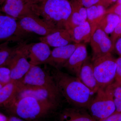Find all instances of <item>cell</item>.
Returning <instances> with one entry per match:
<instances>
[{
    "label": "cell",
    "instance_id": "14",
    "mask_svg": "<svg viewBox=\"0 0 121 121\" xmlns=\"http://www.w3.org/2000/svg\"><path fill=\"white\" fill-rule=\"evenodd\" d=\"M87 58L86 45L84 43L80 44L63 68L66 69L72 74L78 78L82 66Z\"/></svg>",
    "mask_w": 121,
    "mask_h": 121
},
{
    "label": "cell",
    "instance_id": "28",
    "mask_svg": "<svg viewBox=\"0 0 121 121\" xmlns=\"http://www.w3.org/2000/svg\"><path fill=\"white\" fill-rule=\"evenodd\" d=\"M116 64L114 83L117 87L121 86V56L117 59Z\"/></svg>",
    "mask_w": 121,
    "mask_h": 121
},
{
    "label": "cell",
    "instance_id": "30",
    "mask_svg": "<svg viewBox=\"0 0 121 121\" xmlns=\"http://www.w3.org/2000/svg\"><path fill=\"white\" fill-rule=\"evenodd\" d=\"M99 121H121V112H115L110 116Z\"/></svg>",
    "mask_w": 121,
    "mask_h": 121
},
{
    "label": "cell",
    "instance_id": "25",
    "mask_svg": "<svg viewBox=\"0 0 121 121\" xmlns=\"http://www.w3.org/2000/svg\"><path fill=\"white\" fill-rule=\"evenodd\" d=\"M11 70L9 67H0V82L3 86L11 81Z\"/></svg>",
    "mask_w": 121,
    "mask_h": 121
},
{
    "label": "cell",
    "instance_id": "33",
    "mask_svg": "<svg viewBox=\"0 0 121 121\" xmlns=\"http://www.w3.org/2000/svg\"><path fill=\"white\" fill-rule=\"evenodd\" d=\"M115 48L120 56H121V37L118 39L116 41Z\"/></svg>",
    "mask_w": 121,
    "mask_h": 121
},
{
    "label": "cell",
    "instance_id": "38",
    "mask_svg": "<svg viewBox=\"0 0 121 121\" xmlns=\"http://www.w3.org/2000/svg\"><path fill=\"white\" fill-rule=\"evenodd\" d=\"M7 0H0V5H2Z\"/></svg>",
    "mask_w": 121,
    "mask_h": 121
},
{
    "label": "cell",
    "instance_id": "2",
    "mask_svg": "<svg viewBox=\"0 0 121 121\" xmlns=\"http://www.w3.org/2000/svg\"><path fill=\"white\" fill-rule=\"evenodd\" d=\"M36 15L56 30L66 29L72 9L69 0H44L35 4Z\"/></svg>",
    "mask_w": 121,
    "mask_h": 121
},
{
    "label": "cell",
    "instance_id": "7",
    "mask_svg": "<svg viewBox=\"0 0 121 121\" xmlns=\"http://www.w3.org/2000/svg\"><path fill=\"white\" fill-rule=\"evenodd\" d=\"M30 96L58 109L62 97L58 87L50 88L30 86L25 85L16 99Z\"/></svg>",
    "mask_w": 121,
    "mask_h": 121
},
{
    "label": "cell",
    "instance_id": "17",
    "mask_svg": "<svg viewBox=\"0 0 121 121\" xmlns=\"http://www.w3.org/2000/svg\"><path fill=\"white\" fill-rule=\"evenodd\" d=\"M39 40L54 48L65 46L73 42L68 30L61 29L45 36H41Z\"/></svg>",
    "mask_w": 121,
    "mask_h": 121
},
{
    "label": "cell",
    "instance_id": "12",
    "mask_svg": "<svg viewBox=\"0 0 121 121\" xmlns=\"http://www.w3.org/2000/svg\"><path fill=\"white\" fill-rule=\"evenodd\" d=\"M90 43L93 52L92 61L111 53L114 49L110 38L99 27L92 35Z\"/></svg>",
    "mask_w": 121,
    "mask_h": 121
},
{
    "label": "cell",
    "instance_id": "4",
    "mask_svg": "<svg viewBox=\"0 0 121 121\" xmlns=\"http://www.w3.org/2000/svg\"><path fill=\"white\" fill-rule=\"evenodd\" d=\"M116 87L114 82L105 88H99L91 102L87 108L96 121L105 119L115 112L114 92Z\"/></svg>",
    "mask_w": 121,
    "mask_h": 121
},
{
    "label": "cell",
    "instance_id": "27",
    "mask_svg": "<svg viewBox=\"0 0 121 121\" xmlns=\"http://www.w3.org/2000/svg\"><path fill=\"white\" fill-rule=\"evenodd\" d=\"M119 16V21L113 32L111 33L110 38L114 49L116 41L118 39L121 37V16Z\"/></svg>",
    "mask_w": 121,
    "mask_h": 121
},
{
    "label": "cell",
    "instance_id": "34",
    "mask_svg": "<svg viewBox=\"0 0 121 121\" xmlns=\"http://www.w3.org/2000/svg\"><path fill=\"white\" fill-rule=\"evenodd\" d=\"M8 121H26L17 116H12L8 118Z\"/></svg>",
    "mask_w": 121,
    "mask_h": 121
},
{
    "label": "cell",
    "instance_id": "24",
    "mask_svg": "<svg viewBox=\"0 0 121 121\" xmlns=\"http://www.w3.org/2000/svg\"><path fill=\"white\" fill-rule=\"evenodd\" d=\"M9 43H0V67L8 66L17 48L18 44L11 47Z\"/></svg>",
    "mask_w": 121,
    "mask_h": 121
},
{
    "label": "cell",
    "instance_id": "9",
    "mask_svg": "<svg viewBox=\"0 0 121 121\" xmlns=\"http://www.w3.org/2000/svg\"><path fill=\"white\" fill-rule=\"evenodd\" d=\"M23 81L26 86L45 88L57 87L51 74L39 66H31Z\"/></svg>",
    "mask_w": 121,
    "mask_h": 121
},
{
    "label": "cell",
    "instance_id": "40",
    "mask_svg": "<svg viewBox=\"0 0 121 121\" xmlns=\"http://www.w3.org/2000/svg\"><path fill=\"white\" fill-rule=\"evenodd\" d=\"M0 11H1V9L0 8V13H0Z\"/></svg>",
    "mask_w": 121,
    "mask_h": 121
},
{
    "label": "cell",
    "instance_id": "32",
    "mask_svg": "<svg viewBox=\"0 0 121 121\" xmlns=\"http://www.w3.org/2000/svg\"><path fill=\"white\" fill-rule=\"evenodd\" d=\"M117 0H100L98 4L102 5L106 9L111 4L117 2Z\"/></svg>",
    "mask_w": 121,
    "mask_h": 121
},
{
    "label": "cell",
    "instance_id": "13",
    "mask_svg": "<svg viewBox=\"0 0 121 121\" xmlns=\"http://www.w3.org/2000/svg\"><path fill=\"white\" fill-rule=\"evenodd\" d=\"M81 43H71L65 46L54 48L45 64L55 69L63 67L76 48Z\"/></svg>",
    "mask_w": 121,
    "mask_h": 121
},
{
    "label": "cell",
    "instance_id": "41",
    "mask_svg": "<svg viewBox=\"0 0 121 121\" xmlns=\"http://www.w3.org/2000/svg\"></svg>",
    "mask_w": 121,
    "mask_h": 121
},
{
    "label": "cell",
    "instance_id": "16",
    "mask_svg": "<svg viewBox=\"0 0 121 121\" xmlns=\"http://www.w3.org/2000/svg\"><path fill=\"white\" fill-rule=\"evenodd\" d=\"M25 84L23 80H11L0 89V105H9L16 99Z\"/></svg>",
    "mask_w": 121,
    "mask_h": 121
},
{
    "label": "cell",
    "instance_id": "1",
    "mask_svg": "<svg viewBox=\"0 0 121 121\" xmlns=\"http://www.w3.org/2000/svg\"><path fill=\"white\" fill-rule=\"evenodd\" d=\"M51 75L60 94L68 103L75 107L88 108L94 94L79 78L54 68Z\"/></svg>",
    "mask_w": 121,
    "mask_h": 121
},
{
    "label": "cell",
    "instance_id": "26",
    "mask_svg": "<svg viewBox=\"0 0 121 121\" xmlns=\"http://www.w3.org/2000/svg\"><path fill=\"white\" fill-rule=\"evenodd\" d=\"M114 101L115 105V112H121V86L117 87L114 92Z\"/></svg>",
    "mask_w": 121,
    "mask_h": 121
},
{
    "label": "cell",
    "instance_id": "18",
    "mask_svg": "<svg viewBox=\"0 0 121 121\" xmlns=\"http://www.w3.org/2000/svg\"><path fill=\"white\" fill-rule=\"evenodd\" d=\"M78 78L94 94L97 93L99 86L94 73L93 63L88 58L83 64Z\"/></svg>",
    "mask_w": 121,
    "mask_h": 121
},
{
    "label": "cell",
    "instance_id": "10",
    "mask_svg": "<svg viewBox=\"0 0 121 121\" xmlns=\"http://www.w3.org/2000/svg\"><path fill=\"white\" fill-rule=\"evenodd\" d=\"M17 21L20 27L24 31L31 35L40 36L41 37L58 30L52 28L39 17L35 14L26 16Z\"/></svg>",
    "mask_w": 121,
    "mask_h": 121
},
{
    "label": "cell",
    "instance_id": "31",
    "mask_svg": "<svg viewBox=\"0 0 121 121\" xmlns=\"http://www.w3.org/2000/svg\"><path fill=\"white\" fill-rule=\"evenodd\" d=\"M108 13H114L119 16H121V4L114 8L111 7L110 8L106 9L105 14Z\"/></svg>",
    "mask_w": 121,
    "mask_h": 121
},
{
    "label": "cell",
    "instance_id": "6",
    "mask_svg": "<svg viewBox=\"0 0 121 121\" xmlns=\"http://www.w3.org/2000/svg\"><path fill=\"white\" fill-rule=\"evenodd\" d=\"M29 44L26 41L18 43L17 48L9 65L11 80L21 81L31 67L29 59Z\"/></svg>",
    "mask_w": 121,
    "mask_h": 121
},
{
    "label": "cell",
    "instance_id": "3",
    "mask_svg": "<svg viewBox=\"0 0 121 121\" xmlns=\"http://www.w3.org/2000/svg\"><path fill=\"white\" fill-rule=\"evenodd\" d=\"M9 105L15 116L25 121H39L48 117L57 110L30 96L16 99Z\"/></svg>",
    "mask_w": 121,
    "mask_h": 121
},
{
    "label": "cell",
    "instance_id": "35",
    "mask_svg": "<svg viewBox=\"0 0 121 121\" xmlns=\"http://www.w3.org/2000/svg\"><path fill=\"white\" fill-rule=\"evenodd\" d=\"M8 119L5 115L0 113V121H8Z\"/></svg>",
    "mask_w": 121,
    "mask_h": 121
},
{
    "label": "cell",
    "instance_id": "37",
    "mask_svg": "<svg viewBox=\"0 0 121 121\" xmlns=\"http://www.w3.org/2000/svg\"><path fill=\"white\" fill-rule=\"evenodd\" d=\"M120 4H121V0H117V2H115V4L114 5L111 7H112V8H114V7H117V6Z\"/></svg>",
    "mask_w": 121,
    "mask_h": 121
},
{
    "label": "cell",
    "instance_id": "19",
    "mask_svg": "<svg viewBox=\"0 0 121 121\" xmlns=\"http://www.w3.org/2000/svg\"><path fill=\"white\" fill-rule=\"evenodd\" d=\"M59 121H96L86 108L75 107L65 108L59 115Z\"/></svg>",
    "mask_w": 121,
    "mask_h": 121
},
{
    "label": "cell",
    "instance_id": "39",
    "mask_svg": "<svg viewBox=\"0 0 121 121\" xmlns=\"http://www.w3.org/2000/svg\"><path fill=\"white\" fill-rule=\"evenodd\" d=\"M3 86V85H2V84H1V83L0 82V89H1V87H2V86Z\"/></svg>",
    "mask_w": 121,
    "mask_h": 121
},
{
    "label": "cell",
    "instance_id": "29",
    "mask_svg": "<svg viewBox=\"0 0 121 121\" xmlns=\"http://www.w3.org/2000/svg\"><path fill=\"white\" fill-rule=\"evenodd\" d=\"M75 1L86 8L97 4L100 0H69Z\"/></svg>",
    "mask_w": 121,
    "mask_h": 121
},
{
    "label": "cell",
    "instance_id": "11",
    "mask_svg": "<svg viewBox=\"0 0 121 121\" xmlns=\"http://www.w3.org/2000/svg\"><path fill=\"white\" fill-rule=\"evenodd\" d=\"M35 5L29 0H7L2 4L1 11L18 20L26 16L36 15Z\"/></svg>",
    "mask_w": 121,
    "mask_h": 121
},
{
    "label": "cell",
    "instance_id": "5",
    "mask_svg": "<svg viewBox=\"0 0 121 121\" xmlns=\"http://www.w3.org/2000/svg\"><path fill=\"white\" fill-rule=\"evenodd\" d=\"M116 60L109 53L92 61L94 73L99 88H105L114 82Z\"/></svg>",
    "mask_w": 121,
    "mask_h": 121
},
{
    "label": "cell",
    "instance_id": "8",
    "mask_svg": "<svg viewBox=\"0 0 121 121\" xmlns=\"http://www.w3.org/2000/svg\"><path fill=\"white\" fill-rule=\"evenodd\" d=\"M32 35L20 27L17 20L0 13V43L11 41L22 43Z\"/></svg>",
    "mask_w": 121,
    "mask_h": 121
},
{
    "label": "cell",
    "instance_id": "22",
    "mask_svg": "<svg viewBox=\"0 0 121 121\" xmlns=\"http://www.w3.org/2000/svg\"><path fill=\"white\" fill-rule=\"evenodd\" d=\"M86 9L87 21L90 25L92 35L99 22L105 15L106 9L102 5L98 4Z\"/></svg>",
    "mask_w": 121,
    "mask_h": 121
},
{
    "label": "cell",
    "instance_id": "15",
    "mask_svg": "<svg viewBox=\"0 0 121 121\" xmlns=\"http://www.w3.org/2000/svg\"><path fill=\"white\" fill-rule=\"evenodd\" d=\"M29 59L31 66L45 64L52 51L47 44L40 41L29 44Z\"/></svg>",
    "mask_w": 121,
    "mask_h": 121
},
{
    "label": "cell",
    "instance_id": "21",
    "mask_svg": "<svg viewBox=\"0 0 121 121\" xmlns=\"http://www.w3.org/2000/svg\"><path fill=\"white\" fill-rule=\"evenodd\" d=\"M70 1L72 11L66 29L68 30L87 20L86 9L77 2L71 1Z\"/></svg>",
    "mask_w": 121,
    "mask_h": 121
},
{
    "label": "cell",
    "instance_id": "23",
    "mask_svg": "<svg viewBox=\"0 0 121 121\" xmlns=\"http://www.w3.org/2000/svg\"><path fill=\"white\" fill-rule=\"evenodd\" d=\"M119 16L114 13H108L104 15L98 27L107 35L111 34L119 21Z\"/></svg>",
    "mask_w": 121,
    "mask_h": 121
},
{
    "label": "cell",
    "instance_id": "36",
    "mask_svg": "<svg viewBox=\"0 0 121 121\" xmlns=\"http://www.w3.org/2000/svg\"><path fill=\"white\" fill-rule=\"evenodd\" d=\"M29 0L33 3V4H36L40 3V2L43 1L44 0Z\"/></svg>",
    "mask_w": 121,
    "mask_h": 121
},
{
    "label": "cell",
    "instance_id": "20",
    "mask_svg": "<svg viewBox=\"0 0 121 121\" xmlns=\"http://www.w3.org/2000/svg\"><path fill=\"white\" fill-rule=\"evenodd\" d=\"M68 31L74 43L85 44L90 41L92 33L90 25L87 20Z\"/></svg>",
    "mask_w": 121,
    "mask_h": 121
}]
</instances>
